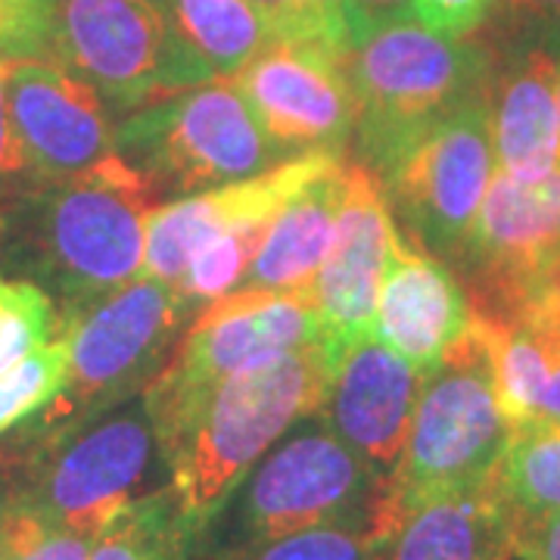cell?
<instances>
[{"label":"cell","mask_w":560,"mask_h":560,"mask_svg":"<svg viewBox=\"0 0 560 560\" xmlns=\"http://www.w3.org/2000/svg\"><path fill=\"white\" fill-rule=\"evenodd\" d=\"M116 156L160 200L206 194L293 160L265 135L228 79L206 81L128 113L116 125Z\"/></svg>","instance_id":"8992f818"},{"label":"cell","mask_w":560,"mask_h":560,"mask_svg":"<svg viewBox=\"0 0 560 560\" xmlns=\"http://www.w3.org/2000/svg\"><path fill=\"white\" fill-rule=\"evenodd\" d=\"M560 38L539 35L495 54L486 91L499 172L539 180L560 165Z\"/></svg>","instance_id":"d6986e66"},{"label":"cell","mask_w":560,"mask_h":560,"mask_svg":"<svg viewBox=\"0 0 560 560\" xmlns=\"http://www.w3.org/2000/svg\"><path fill=\"white\" fill-rule=\"evenodd\" d=\"M342 7L352 28V44L374 28L415 20V0H342Z\"/></svg>","instance_id":"836d02e7"},{"label":"cell","mask_w":560,"mask_h":560,"mask_svg":"<svg viewBox=\"0 0 560 560\" xmlns=\"http://www.w3.org/2000/svg\"><path fill=\"white\" fill-rule=\"evenodd\" d=\"M194 320L172 283L135 278L101 302L62 318L69 374L60 396L16 433H44L116 408L160 377Z\"/></svg>","instance_id":"52a82bcc"},{"label":"cell","mask_w":560,"mask_h":560,"mask_svg":"<svg viewBox=\"0 0 560 560\" xmlns=\"http://www.w3.org/2000/svg\"><path fill=\"white\" fill-rule=\"evenodd\" d=\"M495 172L489 103L480 94L401 140L371 175L401 237L452 268Z\"/></svg>","instance_id":"ba28073f"},{"label":"cell","mask_w":560,"mask_h":560,"mask_svg":"<svg viewBox=\"0 0 560 560\" xmlns=\"http://www.w3.org/2000/svg\"><path fill=\"white\" fill-rule=\"evenodd\" d=\"M342 153H302L261 172L256 178L224 184L206 194L178 197L153 209L147 221V246L140 278L178 283L190 256L202 243L237 228L243 221L275 219L280 206L300 194L308 180Z\"/></svg>","instance_id":"2e32d148"},{"label":"cell","mask_w":560,"mask_h":560,"mask_svg":"<svg viewBox=\"0 0 560 560\" xmlns=\"http://www.w3.org/2000/svg\"><path fill=\"white\" fill-rule=\"evenodd\" d=\"M7 514H10V492L0 477V551H3V529H7Z\"/></svg>","instance_id":"8d00e7d4"},{"label":"cell","mask_w":560,"mask_h":560,"mask_svg":"<svg viewBox=\"0 0 560 560\" xmlns=\"http://www.w3.org/2000/svg\"><path fill=\"white\" fill-rule=\"evenodd\" d=\"M337 352L315 342L253 364L156 423L168 486L197 533L221 517L249 470L327 399Z\"/></svg>","instance_id":"7a4b0ae2"},{"label":"cell","mask_w":560,"mask_h":560,"mask_svg":"<svg viewBox=\"0 0 560 560\" xmlns=\"http://www.w3.org/2000/svg\"><path fill=\"white\" fill-rule=\"evenodd\" d=\"M399 237L381 180L349 162V187L334 246L308 287L324 324V342L340 359L349 346L371 337L377 290Z\"/></svg>","instance_id":"9a60e30c"},{"label":"cell","mask_w":560,"mask_h":560,"mask_svg":"<svg viewBox=\"0 0 560 560\" xmlns=\"http://www.w3.org/2000/svg\"><path fill=\"white\" fill-rule=\"evenodd\" d=\"M489 486L514 529L560 511V427L514 433Z\"/></svg>","instance_id":"603a6c76"},{"label":"cell","mask_w":560,"mask_h":560,"mask_svg":"<svg viewBox=\"0 0 560 560\" xmlns=\"http://www.w3.org/2000/svg\"><path fill=\"white\" fill-rule=\"evenodd\" d=\"M66 374H69L66 337L47 342L44 349L20 361L13 371L0 374V442L60 396Z\"/></svg>","instance_id":"4316f807"},{"label":"cell","mask_w":560,"mask_h":560,"mask_svg":"<svg viewBox=\"0 0 560 560\" xmlns=\"http://www.w3.org/2000/svg\"><path fill=\"white\" fill-rule=\"evenodd\" d=\"M54 62L121 116L215 81L150 0H54Z\"/></svg>","instance_id":"9c48e42d"},{"label":"cell","mask_w":560,"mask_h":560,"mask_svg":"<svg viewBox=\"0 0 560 560\" xmlns=\"http://www.w3.org/2000/svg\"><path fill=\"white\" fill-rule=\"evenodd\" d=\"M280 44H312L346 57L352 28L342 0H246Z\"/></svg>","instance_id":"f1b7e54d"},{"label":"cell","mask_w":560,"mask_h":560,"mask_svg":"<svg viewBox=\"0 0 560 560\" xmlns=\"http://www.w3.org/2000/svg\"><path fill=\"white\" fill-rule=\"evenodd\" d=\"M508 13L526 20L548 38H560V0H501Z\"/></svg>","instance_id":"d590c367"},{"label":"cell","mask_w":560,"mask_h":560,"mask_svg":"<svg viewBox=\"0 0 560 560\" xmlns=\"http://www.w3.org/2000/svg\"><path fill=\"white\" fill-rule=\"evenodd\" d=\"M275 219H253L243 221L237 228L224 231L190 256L184 275L175 283L180 300L190 305L194 315H200L206 305L224 300L241 290L243 278L249 265L259 253L265 231Z\"/></svg>","instance_id":"d4e9b609"},{"label":"cell","mask_w":560,"mask_h":560,"mask_svg":"<svg viewBox=\"0 0 560 560\" xmlns=\"http://www.w3.org/2000/svg\"><path fill=\"white\" fill-rule=\"evenodd\" d=\"M560 259V165L539 180L495 172L452 271L474 318L508 324Z\"/></svg>","instance_id":"7c38bea8"},{"label":"cell","mask_w":560,"mask_h":560,"mask_svg":"<svg viewBox=\"0 0 560 560\" xmlns=\"http://www.w3.org/2000/svg\"><path fill=\"white\" fill-rule=\"evenodd\" d=\"M501 0H415V22L448 38H470Z\"/></svg>","instance_id":"1f68e13d"},{"label":"cell","mask_w":560,"mask_h":560,"mask_svg":"<svg viewBox=\"0 0 560 560\" xmlns=\"http://www.w3.org/2000/svg\"><path fill=\"white\" fill-rule=\"evenodd\" d=\"M0 477L13 504L97 536L128 504L168 486V460L140 393L44 433H10Z\"/></svg>","instance_id":"3957f363"},{"label":"cell","mask_w":560,"mask_h":560,"mask_svg":"<svg viewBox=\"0 0 560 560\" xmlns=\"http://www.w3.org/2000/svg\"><path fill=\"white\" fill-rule=\"evenodd\" d=\"M54 62V0H0V62Z\"/></svg>","instance_id":"4dcf8cb0"},{"label":"cell","mask_w":560,"mask_h":560,"mask_svg":"<svg viewBox=\"0 0 560 560\" xmlns=\"http://www.w3.org/2000/svg\"><path fill=\"white\" fill-rule=\"evenodd\" d=\"M94 541V533L44 521L35 511L10 501L0 560H91Z\"/></svg>","instance_id":"f546056e"},{"label":"cell","mask_w":560,"mask_h":560,"mask_svg":"<svg viewBox=\"0 0 560 560\" xmlns=\"http://www.w3.org/2000/svg\"><path fill=\"white\" fill-rule=\"evenodd\" d=\"M364 560H517L514 526L492 486L377 514Z\"/></svg>","instance_id":"ffe728a7"},{"label":"cell","mask_w":560,"mask_h":560,"mask_svg":"<svg viewBox=\"0 0 560 560\" xmlns=\"http://www.w3.org/2000/svg\"><path fill=\"white\" fill-rule=\"evenodd\" d=\"M470 324L474 308L458 275L399 234L377 290L371 337L427 377Z\"/></svg>","instance_id":"ac0fdd59"},{"label":"cell","mask_w":560,"mask_h":560,"mask_svg":"<svg viewBox=\"0 0 560 560\" xmlns=\"http://www.w3.org/2000/svg\"><path fill=\"white\" fill-rule=\"evenodd\" d=\"M349 187V160L340 156L280 206L265 231L256 259L241 290L249 293H300L318 278L340 224Z\"/></svg>","instance_id":"44dd1931"},{"label":"cell","mask_w":560,"mask_h":560,"mask_svg":"<svg viewBox=\"0 0 560 560\" xmlns=\"http://www.w3.org/2000/svg\"><path fill=\"white\" fill-rule=\"evenodd\" d=\"M420 386L423 374L418 368L389 346L364 337L340 355L315 418L377 474L389 477L408 440Z\"/></svg>","instance_id":"e0dca14e"},{"label":"cell","mask_w":560,"mask_h":560,"mask_svg":"<svg viewBox=\"0 0 560 560\" xmlns=\"http://www.w3.org/2000/svg\"><path fill=\"white\" fill-rule=\"evenodd\" d=\"M386 477L324 423L278 442L237 489V539L293 536L330 523L377 517Z\"/></svg>","instance_id":"30bf717a"},{"label":"cell","mask_w":560,"mask_h":560,"mask_svg":"<svg viewBox=\"0 0 560 560\" xmlns=\"http://www.w3.org/2000/svg\"><path fill=\"white\" fill-rule=\"evenodd\" d=\"M62 337V315L32 280L0 271V374Z\"/></svg>","instance_id":"484cf974"},{"label":"cell","mask_w":560,"mask_h":560,"mask_svg":"<svg viewBox=\"0 0 560 560\" xmlns=\"http://www.w3.org/2000/svg\"><path fill=\"white\" fill-rule=\"evenodd\" d=\"M514 555L517 560H560V511L514 529Z\"/></svg>","instance_id":"e575fe53"},{"label":"cell","mask_w":560,"mask_h":560,"mask_svg":"<svg viewBox=\"0 0 560 560\" xmlns=\"http://www.w3.org/2000/svg\"><path fill=\"white\" fill-rule=\"evenodd\" d=\"M35 184H40L38 175L32 172V165L25 160L16 128L7 109V91H3V62H0V209L20 200L22 194H28Z\"/></svg>","instance_id":"d6a6232c"},{"label":"cell","mask_w":560,"mask_h":560,"mask_svg":"<svg viewBox=\"0 0 560 560\" xmlns=\"http://www.w3.org/2000/svg\"><path fill=\"white\" fill-rule=\"evenodd\" d=\"M228 81L283 153H346L352 147L359 106L337 54L278 40Z\"/></svg>","instance_id":"4fadbf2b"},{"label":"cell","mask_w":560,"mask_h":560,"mask_svg":"<svg viewBox=\"0 0 560 560\" xmlns=\"http://www.w3.org/2000/svg\"><path fill=\"white\" fill-rule=\"evenodd\" d=\"M315 342H324V324L312 290H237L212 302L200 315H194L160 377L143 389L153 423L175 415L178 408L200 399L202 393L246 368Z\"/></svg>","instance_id":"8fae6325"},{"label":"cell","mask_w":560,"mask_h":560,"mask_svg":"<svg viewBox=\"0 0 560 560\" xmlns=\"http://www.w3.org/2000/svg\"><path fill=\"white\" fill-rule=\"evenodd\" d=\"M495 389L489 330L474 318L423 377L418 408L377 514H401L423 501L489 486L511 442Z\"/></svg>","instance_id":"277c9868"},{"label":"cell","mask_w":560,"mask_h":560,"mask_svg":"<svg viewBox=\"0 0 560 560\" xmlns=\"http://www.w3.org/2000/svg\"><path fill=\"white\" fill-rule=\"evenodd\" d=\"M558 113H560V81H558Z\"/></svg>","instance_id":"74e56055"},{"label":"cell","mask_w":560,"mask_h":560,"mask_svg":"<svg viewBox=\"0 0 560 560\" xmlns=\"http://www.w3.org/2000/svg\"><path fill=\"white\" fill-rule=\"evenodd\" d=\"M342 66L359 106L355 162L374 172L401 140L486 94L495 50L486 40L448 38L405 20L355 40Z\"/></svg>","instance_id":"5b68a950"},{"label":"cell","mask_w":560,"mask_h":560,"mask_svg":"<svg viewBox=\"0 0 560 560\" xmlns=\"http://www.w3.org/2000/svg\"><path fill=\"white\" fill-rule=\"evenodd\" d=\"M200 533L184 521L172 486L135 501L103 526L91 560H194Z\"/></svg>","instance_id":"cb8c5ba5"},{"label":"cell","mask_w":560,"mask_h":560,"mask_svg":"<svg viewBox=\"0 0 560 560\" xmlns=\"http://www.w3.org/2000/svg\"><path fill=\"white\" fill-rule=\"evenodd\" d=\"M156 206L116 153L91 172L40 180L0 209V271L32 280L69 318L140 278Z\"/></svg>","instance_id":"6da1fadb"},{"label":"cell","mask_w":560,"mask_h":560,"mask_svg":"<svg viewBox=\"0 0 560 560\" xmlns=\"http://www.w3.org/2000/svg\"><path fill=\"white\" fill-rule=\"evenodd\" d=\"M3 91L16 138L38 180L72 178L116 153L109 106L60 62H3Z\"/></svg>","instance_id":"5bb4252c"},{"label":"cell","mask_w":560,"mask_h":560,"mask_svg":"<svg viewBox=\"0 0 560 560\" xmlns=\"http://www.w3.org/2000/svg\"><path fill=\"white\" fill-rule=\"evenodd\" d=\"M374 521L330 523L293 536L259 541H231L215 560H364Z\"/></svg>","instance_id":"83f0119b"},{"label":"cell","mask_w":560,"mask_h":560,"mask_svg":"<svg viewBox=\"0 0 560 560\" xmlns=\"http://www.w3.org/2000/svg\"><path fill=\"white\" fill-rule=\"evenodd\" d=\"M184 47L215 75L234 79L278 44L271 28L246 0H150Z\"/></svg>","instance_id":"7402d4cb"}]
</instances>
